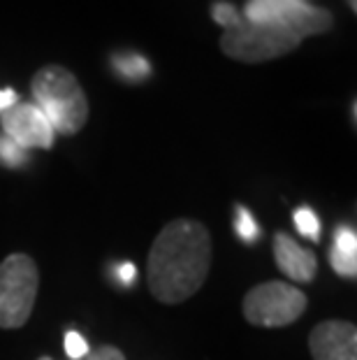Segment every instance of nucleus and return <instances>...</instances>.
Masks as SVG:
<instances>
[{
  "label": "nucleus",
  "instance_id": "nucleus-14",
  "mask_svg": "<svg viewBox=\"0 0 357 360\" xmlns=\"http://www.w3.org/2000/svg\"><path fill=\"white\" fill-rule=\"evenodd\" d=\"M295 226H297V233L302 237H307L311 242L321 240V219L316 217V212L311 207H297L292 214Z\"/></svg>",
  "mask_w": 357,
  "mask_h": 360
},
{
  "label": "nucleus",
  "instance_id": "nucleus-11",
  "mask_svg": "<svg viewBox=\"0 0 357 360\" xmlns=\"http://www.w3.org/2000/svg\"><path fill=\"white\" fill-rule=\"evenodd\" d=\"M112 68L123 82H144L151 75L149 60L144 56H140V53H133V51L114 53Z\"/></svg>",
  "mask_w": 357,
  "mask_h": 360
},
{
  "label": "nucleus",
  "instance_id": "nucleus-15",
  "mask_svg": "<svg viewBox=\"0 0 357 360\" xmlns=\"http://www.w3.org/2000/svg\"><path fill=\"white\" fill-rule=\"evenodd\" d=\"M211 19H214L218 26H223L225 30L237 28L241 21H244V17H241V12L237 7L230 3H223V0L211 5Z\"/></svg>",
  "mask_w": 357,
  "mask_h": 360
},
{
  "label": "nucleus",
  "instance_id": "nucleus-7",
  "mask_svg": "<svg viewBox=\"0 0 357 360\" xmlns=\"http://www.w3.org/2000/svg\"><path fill=\"white\" fill-rule=\"evenodd\" d=\"M314 360H357V328L348 321H323L309 335Z\"/></svg>",
  "mask_w": 357,
  "mask_h": 360
},
{
  "label": "nucleus",
  "instance_id": "nucleus-13",
  "mask_svg": "<svg viewBox=\"0 0 357 360\" xmlns=\"http://www.w3.org/2000/svg\"><path fill=\"white\" fill-rule=\"evenodd\" d=\"M28 151L21 149L12 137H7L5 133H0V165L10 167V170H17V167H24L28 163Z\"/></svg>",
  "mask_w": 357,
  "mask_h": 360
},
{
  "label": "nucleus",
  "instance_id": "nucleus-10",
  "mask_svg": "<svg viewBox=\"0 0 357 360\" xmlns=\"http://www.w3.org/2000/svg\"><path fill=\"white\" fill-rule=\"evenodd\" d=\"M330 263L339 277L355 279L357 274V235L353 228H339L330 249Z\"/></svg>",
  "mask_w": 357,
  "mask_h": 360
},
{
  "label": "nucleus",
  "instance_id": "nucleus-19",
  "mask_svg": "<svg viewBox=\"0 0 357 360\" xmlns=\"http://www.w3.org/2000/svg\"><path fill=\"white\" fill-rule=\"evenodd\" d=\"M19 103V94L14 89H0V112L10 110L12 105Z\"/></svg>",
  "mask_w": 357,
  "mask_h": 360
},
{
  "label": "nucleus",
  "instance_id": "nucleus-1",
  "mask_svg": "<svg viewBox=\"0 0 357 360\" xmlns=\"http://www.w3.org/2000/svg\"><path fill=\"white\" fill-rule=\"evenodd\" d=\"M211 267V235L200 221L177 219L158 233L149 251V290L163 304L193 297Z\"/></svg>",
  "mask_w": 357,
  "mask_h": 360
},
{
  "label": "nucleus",
  "instance_id": "nucleus-12",
  "mask_svg": "<svg viewBox=\"0 0 357 360\" xmlns=\"http://www.w3.org/2000/svg\"><path fill=\"white\" fill-rule=\"evenodd\" d=\"M234 233H237V237L244 244H253L257 237H260V226H257V221L253 219V214L241 205L234 207Z\"/></svg>",
  "mask_w": 357,
  "mask_h": 360
},
{
  "label": "nucleus",
  "instance_id": "nucleus-3",
  "mask_svg": "<svg viewBox=\"0 0 357 360\" xmlns=\"http://www.w3.org/2000/svg\"><path fill=\"white\" fill-rule=\"evenodd\" d=\"M33 103L60 135H77L88 121V98L79 79L63 65H44L30 82Z\"/></svg>",
  "mask_w": 357,
  "mask_h": 360
},
{
  "label": "nucleus",
  "instance_id": "nucleus-17",
  "mask_svg": "<svg viewBox=\"0 0 357 360\" xmlns=\"http://www.w3.org/2000/svg\"><path fill=\"white\" fill-rule=\"evenodd\" d=\"M114 277H116L121 286H133L135 279H137V267L133 263H121L116 265V270H114Z\"/></svg>",
  "mask_w": 357,
  "mask_h": 360
},
{
  "label": "nucleus",
  "instance_id": "nucleus-18",
  "mask_svg": "<svg viewBox=\"0 0 357 360\" xmlns=\"http://www.w3.org/2000/svg\"><path fill=\"white\" fill-rule=\"evenodd\" d=\"M88 360H126L123 351L116 349V347H97L95 351H90V354L86 356Z\"/></svg>",
  "mask_w": 357,
  "mask_h": 360
},
{
  "label": "nucleus",
  "instance_id": "nucleus-6",
  "mask_svg": "<svg viewBox=\"0 0 357 360\" xmlns=\"http://www.w3.org/2000/svg\"><path fill=\"white\" fill-rule=\"evenodd\" d=\"M0 126L21 149H51L56 142V130L35 103H17L0 112Z\"/></svg>",
  "mask_w": 357,
  "mask_h": 360
},
{
  "label": "nucleus",
  "instance_id": "nucleus-20",
  "mask_svg": "<svg viewBox=\"0 0 357 360\" xmlns=\"http://www.w3.org/2000/svg\"><path fill=\"white\" fill-rule=\"evenodd\" d=\"M348 5H351L353 12H357V0H348Z\"/></svg>",
  "mask_w": 357,
  "mask_h": 360
},
{
  "label": "nucleus",
  "instance_id": "nucleus-4",
  "mask_svg": "<svg viewBox=\"0 0 357 360\" xmlns=\"http://www.w3.org/2000/svg\"><path fill=\"white\" fill-rule=\"evenodd\" d=\"M40 286L35 260L26 254H12L0 263V328L17 330L26 326Z\"/></svg>",
  "mask_w": 357,
  "mask_h": 360
},
{
  "label": "nucleus",
  "instance_id": "nucleus-9",
  "mask_svg": "<svg viewBox=\"0 0 357 360\" xmlns=\"http://www.w3.org/2000/svg\"><path fill=\"white\" fill-rule=\"evenodd\" d=\"M309 0H248L241 17L250 24H267V21H281L297 14L309 7Z\"/></svg>",
  "mask_w": 357,
  "mask_h": 360
},
{
  "label": "nucleus",
  "instance_id": "nucleus-5",
  "mask_svg": "<svg viewBox=\"0 0 357 360\" xmlns=\"http://www.w3.org/2000/svg\"><path fill=\"white\" fill-rule=\"evenodd\" d=\"M309 297L292 283L264 281L244 297V316L257 328H283L295 323L307 311Z\"/></svg>",
  "mask_w": 357,
  "mask_h": 360
},
{
  "label": "nucleus",
  "instance_id": "nucleus-21",
  "mask_svg": "<svg viewBox=\"0 0 357 360\" xmlns=\"http://www.w3.org/2000/svg\"><path fill=\"white\" fill-rule=\"evenodd\" d=\"M40 360H51V358H47V356H42V358H40Z\"/></svg>",
  "mask_w": 357,
  "mask_h": 360
},
{
  "label": "nucleus",
  "instance_id": "nucleus-2",
  "mask_svg": "<svg viewBox=\"0 0 357 360\" xmlns=\"http://www.w3.org/2000/svg\"><path fill=\"white\" fill-rule=\"evenodd\" d=\"M332 24V12L309 5L281 21H267V24L241 21L237 28L223 30L220 49L225 56L239 63H264V60H274L295 51L304 37L328 33Z\"/></svg>",
  "mask_w": 357,
  "mask_h": 360
},
{
  "label": "nucleus",
  "instance_id": "nucleus-8",
  "mask_svg": "<svg viewBox=\"0 0 357 360\" xmlns=\"http://www.w3.org/2000/svg\"><path fill=\"white\" fill-rule=\"evenodd\" d=\"M274 260L278 270L295 283H311L318 272V258L311 249H304L292 235L276 233L274 237Z\"/></svg>",
  "mask_w": 357,
  "mask_h": 360
},
{
  "label": "nucleus",
  "instance_id": "nucleus-16",
  "mask_svg": "<svg viewBox=\"0 0 357 360\" xmlns=\"http://www.w3.org/2000/svg\"><path fill=\"white\" fill-rule=\"evenodd\" d=\"M65 354L70 360H83L90 354V347L77 330H67L65 333Z\"/></svg>",
  "mask_w": 357,
  "mask_h": 360
}]
</instances>
